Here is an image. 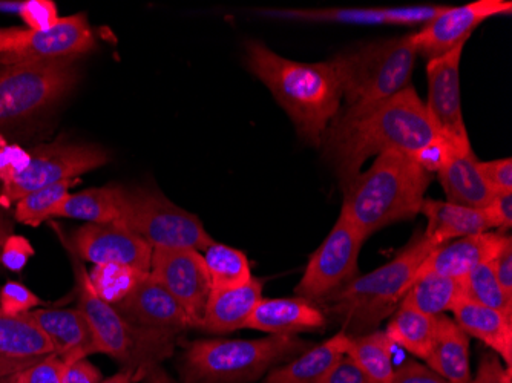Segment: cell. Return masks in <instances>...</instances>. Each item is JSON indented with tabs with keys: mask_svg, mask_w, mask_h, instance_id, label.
Masks as SVG:
<instances>
[{
	"mask_svg": "<svg viewBox=\"0 0 512 383\" xmlns=\"http://www.w3.org/2000/svg\"><path fill=\"white\" fill-rule=\"evenodd\" d=\"M434 137L425 103L410 85L390 99L339 109L319 148L347 190L368 158L385 152L413 155Z\"/></svg>",
	"mask_w": 512,
	"mask_h": 383,
	"instance_id": "1",
	"label": "cell"
},
{
	"mask_svg": "<svg viewBox=\"0 0 512 383\" xmlns=\"http://www.w3.org/2000/svg\"><path fill=\"white\" fill-rule=\"evenodd\" d=\"M246 66L287 112L299 137L319 148L342 102L341 83L330 60L295 62L279 56L264 43L249 42Z\"/></svg>",
	"mask_w": 512,
	"mask_h": 383,
	"instance_id": "2",
	"label": "cell"
},
{
	"mask_svg": "<svg viewBox=\"0 0 512 383\" xmlns=\"http://www.w3.org/2000/svg\"><path fill=\"white\" fill-rule=\"evenodd\" d=\"M433 175L404 152H385L344 190L342 215L370 238L390 224L411 220L421 212Z\"/></svg>",
	"mask_w": 512,
	"mask_h": 383,
	"instance_id": "3",
	"label": "cell"
},
{
	"mask_svg": "<svg viewBox=\"0 0 512 383\" xmlns=\"http://www.w3.org/2000/svg\"><path fill=\"white\" fill-rule=\"evenodd\" d=\"M434 249L437 246L419 230L391 261L367 275L355 276L321 304L341 322L348 336L371 333L398 310L417 269Z\"/></svg>",
	"mask_w": 512,
	"mask_h": 383,
	"instance_id": "4",
	"label": "cell"
},
{
	"mask_svg": "<svg viewBox=\"0 0 512 383\" xmlns=\"http://www.w3.org/2000/svg\"><path fill=\"white\" fill-rule=\"evenodd\" d=\"M312 347L295 334L261 339H201L186 348L181 361L184 383H250Z\"/></svg>",
	"mask_w": 512,
	"mask_h": 383,
	"instance_id": "5",
	"label": "cell"
},
{
	"mask_svg": "<svg viewBox=\"0 0 512 383\" xmlns=\"http://www.w3.org/2000/svg\"><path fill=\"white\" fill-rule=\"evenodd\" d=\"M417 51L411 34L379 40L345 51L330 60L345 106H365L390 99L410 86Z\"/></svg>",
	"mask_w": 512,
	"mask_h": 383,
	"instance_id": "6",
	"label": "cell"
},
{
	"mask_svg": "<svg viewBox=\"0 0 512 383\" xmlns=\"http://www.w3.org/2000/svg\"><path fill=\"white\" fill-rule=\"evenodd\" d=\"M79 310L85 315L96 336L100 353L114 357L125 370L148 374L174 353L175 342L157 338L132 327L119 311L106 304L92 289L89 275L77 266Z\"/></svg>",
	"mask_w": 512,
	"mask_h": 383,
	"instance_id": "7",
	"label": "cell"
},
{
	"mask_svg": "<svg viewBox=\"0 0 512 383\" xmlns=\"http://www.w3.org/2000/svg\"><path fill=\"white\" fill-rule=\"evenodd\" d=\"M117 223L152 249H191L204 252L215 243L200 218L181 209L154 189L126 190L122 218Z\"/></svg>",
	"mask_w": 512,
	"mask_h": 383,
	"instance_id": "8",
	"label": "cell"
},
{
	"mask_svg": "<svg viewBox=\"0 0 512 383\" xmlns=\"http://www.w3.org/2000/svg\"><path fill=\"white\" fill-rule=\"evenodd\" d=\"M77 82L74 59L17 63L0 69V129L34 117Z\"/></svg>",
	"mask_w": 512,
	"mask_h": 383,
	"instance_id": "9",
	"label": "cell"
},
{
	"mask_svg": "<svg viewBox=\"0 0 512 383\" xmlns=\"http://www.w3.org/2000/svg\"><path fill=\"white\" fill-rule=\"evenodd\" d=\"M108 160L105 149L94 145L54 141L50 145L37 146L28 154L19 171L0 177V204L17 203L20 198L43 187L76 180L80 175L108 163Z\"/></svg>",
	"mask_w": 512,
	"mask_h": 383,
	"instance_id": "10",
	"label": "cell"
},
{
	"mask_svg": "<svg viewBox=\"0 0 512 383\" xmlns=\"http://www.w3.org/2000/svg\"><path fill=\"white\" fill-rule=\"evenodd\" d=\"M364 241L361 233L341 213L332 232L310 256L304 275L296 285V296L319 304L352 281L358 276L359 253Z\"/></svg>",
	"mask_w": 512,
	"mask_h": 383,
	"instance_id": "11",
	"label": "cell"
},
{
	"mask_svg": "<svg viewBox=\"0 0 512 383\" xmlns=\"http://www.w3.org/2000/svg\"><path fill=\"white\" fill-rule=\"evenodd\" d=\"M467 43L450 53L428 60V97L425 103L434 131L454 148H471L467 126L463 122L460 99V60Z\"/></svg>",
	"mask_w": 512,
	"mask_h": 383,
	"instance_id": "12",
	"label": "cell"
},
{
	"mask_svg": "<svg viewBox=\"0 0 512 383\" xmlns=\"http://www.w3.org/2000/svg\"><path fill=\"white\" fill-rule=\"evenodd\" d=\"M151 275L174 296L192 327H200L212 293L203 255L191 249H155Z\"/></svg>",
	"mask_w": 512,
	"mask_h": 383,
	"instance_id": "13",
	"label": "cell"
},
{
	"mask_svg": "<svg viewBox=\"0 0 512 383\" xmlns=\"http://www.w3.org/2000/svg\"><path fill=\"white\" fill-rule=\"evenodd\" d=\"M94 45L96 40L88 20L77 14L59 19L46 30H20L0 53V65L74 59L91 51Z\"/></svg>",
	"mask_w": 512,
	"mask_h": 383,
	"instance_id": "14",
	"label": "cell"
},
{
	"mask_svg": "<svg viewBox=\"0 0 512 383\" xmlns=\"http://www.w3.org/2000/svg\"><path fill=\"white\" fill-rule=\"evenodd\" d=\"M512 13L511 0H476L460 7H448L424 28L411 33V42L417 56L428 60L450 53L456 46L467 43L471 33L480 23L496 16H509Z\"/></svg>",
	"mask_w": 512,
	"mask_h": 383,
	"instance_id": "15",
	"label": "cell"
},
{
	"mask_svg": "<svg viewBox=\"0 0 512 383\" xmlns=\"http://www.w3.org/2000/svg\"><path fill=\"white\" fill-rule=\"evenodd\" d=\"M112 307L132 327L166 341L175 342L183 331L192 327L183 308L151 272L145 273L135 289L120 304Z\"/></svg>",
	"mask_w": 512,
	"mask_h": 383,
	"instance_id": "16",
	"label": "cell"
},
{
	"mask_svg": "<svg viewBox=\"0 0 512 383\" xmlns=\"http://www.w3.org/2000/svg\"><path fill=\"white\" fill-rule=\"evenodd\" d=\"M73 250L94 266L122 264L151 272L154 249L120 223L86 224L73 233Z\"/></svg>",
	"mask_w": 512,
	"mask_h": 383,
	"instance_id": "17",
	"label": "cell"
},
{
	"mask_svg": "<svg viewBox=\"0 0 512 383\" xmlns=\"http://www.w3.org/2000/svg\"><path fill=\"white\" fill-rule=\"evenodd\" d=\"M54 348L30 313L7 315L0 310V382L53 356Z\"/></svg>",
	"mask_w": 512,
	"mask_h": 383,
	"instance_id": "18",
	"label": "cell"
},
{
	"mask_svg": "<svg viewBox=\"0 0 512 383\" xmlns=\"http://www.w3.org/2000/svg\"><path fill=\"white\" fill-rule=\"evenodd\" d=\"M31 318L42 328L54 348V356L65 365L100 353L91 325L79 308H34Z\"/></svg>",
	"mask_w": 512,
	"mask_h": 383,
	"instance_id": "19",
	"label": "cell"
},
{
	"mask_svg": "<svg viewBox=\"0 0 512 383\" xmlns=\"http://www.w3.org/2000/svg\"><path fill=\"white\" fill-rule=\"evenodd\" d=\"M508 236L505 233L485 232L437 247L422 262L414 279L425 275L463 279L474 267L491 261Z\"/></svg>",
	"mask_w": 512,
	"mask_h": 383,
	"instance_id": "20",
	"label": "cell"
},
{
	"mask_svg": "<svg viewBox=\"0 0 512 383\" xmlns=\"http://www.w3.org/2000/svg\"><path fill=\"white\" fill-rule=\"evenodd\" d=\"M327 324L324 311L299 298L261 299L253 308L246 328L269 334H296L322 330Z\"/></svg>",
	"mask_w": 512,
	"mask_h": 383,
	"instance_id": "21",
	"label": "cell"
},
{
	"mask_svg": "<svg viewBox=\"0 0 512 383\" xmlns=\"http://www.w3.org/2000/svg\"><path fill=\"white\" fill-rule=\"evenodd\" d=\"M437 177L450 203L485 209L493 198L494 190L483 180L473 148L451 146L450 155Z\"/></svg>",
	"mask_w": 512,
	"mask_h": 383,
	"instance_id": "22",
	"label": "cell"
},
{
	"mask_svg": "<svg viewBox=\"0 0 512 383\" xmlns=\"http://www.w3.org/2000/svg\"><path fill=\"white\" fill-rule=\"evenodd\" d=\"M427 218L425 238L434 246L451 243L453 239L480 235L493 229L485 209L460 206L450 201L424 200L421 212Z\"/></svg>",
	"mask_w": 512,
	"mask_h": 383,
	"instance_id": "23",
	"label": "cell"
},
{
	"mask_svg": "<svg viewBox=\"0 0 512 383\" xmlns=\"http://www.w3.org/2000/svg\"><path fill=\"white\" fill-rule=\"evenodd\" d=\"M263 287V279L252 278L238 289L212 292L200 328L212 334L246 328L253 308L263 299Z\"/></svg>",
	"mask_w": 512,
	"mask_h": 383,
	"instance_id": "24",
	"label": "cell"
},
{
	"mask_svg": "<svg viewBox=\"0 0 512 383\" xmlns=\"http://www.w3.org/2000/svg\"><path fill=\"white\" fill-rule=\"evenodd\" d=\"M454 321L512 368V319L500 311L463 298L453 308Z\"/></svg>",
	"mask_w": 512,
	"mask_h": 383,
	"instance_id": "25",
	"label": "cell"
},
{
	"mask_svg": "<svg viewBox=\"0 0 512 383\" xmlns=\"http://www.w3.org/2000/svg\"><path fill=\"white\" fill-rule=\"evenodd\" d=\"M347 347L348 334L341 330L322 344L302 351L287 364L272 368L261 383H321L345 356Z\"/></svg>",
	"mask_w": 512,
	"mask_h": 383,
	"instance_id": "26",
	"label": "cell"
},
{
	"mask_svg": "<svg viewBox=\"0 0 512 383\" xmlns=\"http://www.w3.org/2000/svg\"><path fill=\"white\" fill-rule=\"evenodd\" d=\"M425 362L448 383H470V336L454 319L437 316L436 339Z\"/></svg>",
	"mask_w": 512,
	"mask_h": 383,
	"instance_id": "27",
	"label": "cell"
},
{
	"mask_svg": "<svg viewBox=\"0 0 512 383\" xmlns=\"http://www.w3.org/2000/svg\"><path fill=\"white\" fill-rule=\"evenodd\" d=\"M126 190L117 186L96 187L68 195L53 218H71L88 224L117 223L122 218Z\"/></svg>",
	"mask_w": 512,
	"mask_h": 383,
	"instance_id": "28",
	"label": "cell"
},
{
	"mask_svg": "<svg viewBox=\"0 0 512 383\" xmlns=\"http://www.w3.org/2000/svg\"><path fill=\"white\" fill-rule=\"evenodd\" d=\"M391 316L393 318L385 328L387 338L393 345L427 361L436 339L437 316L425 315L422 311L404 305H399Z\"/></svg>",
	"mask_w": 512,
	"mask_h": 383,
	"instance_id": "29",
	"label": "cell"
},
{
	"mask_svg": "<svg viewBox=\"0 0 512 383\" xmlns=\"http://www.w3.org/2000/svg\"><path fill=\"white\" fill-rule=\"evenodd\" d=\"M463 299V279L425 275L414 279L401 305L422 311L425 315L440 316Z\"/></svg>",
	"mask_w": 512,
	"mask_h": 383,
	"instance_id": "30",
	"label": "cell"
},
{
	"mask_svg": "<svg viewBox=\"0 0 512 383\" xmlns=\"http://www.w3.org/2000/svg\"><path fill=\"white\" fill-rule=\"evenodd\" d=\"M393 347L385 331L375 330L362 336H348L345 356L350 357L375 382L390 383L394 374Z\"/></svg>",
	"mask_w": 512,
	"mask_h": 383,
	"instance_id": "31",
	"label": "cell"
},
{
	"mask_svg": "<svg viewBox=\"0 0 512 383\" xmlns=\"http://www.w3.org/2000/svg\"><path fill=\"white\" fill-rule=\"evenodd\" d=\"M203 258L211 278L212 292L238 289L253 278L249 259L234 247L215 241L204 250Z\"/></svg>",
	"mask_w": 512,
	"mask_h": 383,
	"instance_id": "32",
	"label": "cell"
},
{
	"mask_svg": "<svg viewBox=\"0 0 512 383\" xmlns=\"http://www.w3.org/2000/svg\"><path fill=\"white\" fill-rule=\"evenodd\" d=\"M463 298L493 308L512 319V298L503 292L491 261L482 262L463 278Z\"/></svg>",
	"mask_w": 512,
	"mask_h": 383,
	"instance_id": "33",
	"label": "cell"
},
{
	"mask_svg": "<svg viewBox=\"0 0 512 383\" xmlns=\"http://www.w3.org/2000/svg\"><path fill=\"white\" fill-rule=\"evenodd\" d=\"M272 16L306 22L345 23V25H390L385 8H321V10L269 11Z\"/></svg>",
	"mask_w": 512,
	"mask_h": 383,
	"instance_id": "34",
	"label": "cell"
},
{
	"mask_svg": "<svg viewBox=\"0 0 512 383\" xmlns=\"http://www.w3.org/2000/svg\"><path fill=\"white\" fill-rule=\"evenodd\" d=\"M74 181L76 180L62 181L20 198L16 203L14 217L19 223L39 227L43 221L53 218L57 207L68 198L69 187L73 186Z\"/></svg>",
	"mask_w": 512,
	"mask_h": 383,
	"instance_id": "35",
	"label": "cell"
},
{
	"mask_svg": "<svg viewBox=\"0 0 512 383\" xmlns=\"http://www.w3.org/2000/svg\"><path fill=\"white\" fill-rule=\"evenodd\" d=\"M145 272L122 264H102L89 275L92 289L109 305H117L135 289Z\"/></svg>",
	"mask_w": 512,
	"mask_h": 383,
	"instance_id": "36",
	"label": "cell"
},
{
	"mask_svg": "<svg viewBox=\"0 0 512 383\" xmlns=\"http://www.w3.org/2000/svg\"><path fill=\"white\" fill-rule=\"evenodd\" d=\"M39 305L40 299L20 282L8 281L0 289V310L7 315H25Z\"/></svg>",
	"mask_w": 512,
	"mask_h": 383,
	"instance_id": "37",
	"label": "cell"
},
{
	"mask_svg": "<svg viewBox=\"0 0 512 383\" xmlns=\"http://www.w3.org/2000/svg\"><path fill=\"white\" fill-rule=\"evenodd\" d=\"M20 17L27 23L28 30L42 31L59 22L57 7L51 0H27L19 8Z\"/></svg>",
	"mask_w": 512,
	"mask_h": 383,
	"instance_id": "38",
	"label": "cell"
},
{
	"mask_svg": "<svg viewBox=\"0 0 512 383\" xmlns=\"http://www.w3.org/2000/svg\"><path fill=\"white\" fill-rule=\"evenodd\" d=\"M451 145L445 140L444 137L436 134V137L427 143L424 148L414 152L411 157L414 158L419 166L424 169L428 174H437L442 169L445 161H447L448 155H450Z\"/></svg>",
	"mask_w": 512,
	"mask_h": 383,
	"instance_id": "39",
	"label": "cell"
},
{
	"mask_svg": "<svg viewBox=\"0 0 512 383\" xmlns=\"http://www.w3.org/2000/svg\"><path fill=\"white\" fill-rule=\"evenodd\" d=\"M63 370L65 364L53 354L14 377L13 383H62Z\"/></svg>",
	"mask_w": 512,
	"mask_h": 383,
	"instance_id": "40",
	"label": "cell"
},
{
	"mask_svg": "<svg viewBox=\"0 0 512 383\" xmlns=\"http://www.w3.org/2000/svg\"><path fill=\"white\" fill-rule=\"evenodd\" d=\"M479 171L486 184L494 192L512 190V160L500 158L493 161H479Z\"/></svg>",
	"mask_w": 512,
	"mask_h": 383,
	"instance_id": "41",
	"label": "cell"
},
{
	"mask_svg": "<svg viewBox=\"0 0 512 383\" xmlns=\"http://www.w3.org/2000/svg\"><path fill=\"white\" fill-rule=\"evenodd\" d=\"M34 255L33 246L27 238L19 235H11L7 239L0 255V262L13 272H20L23 267L27 266L31 256Z\"/></svg>",
	"mask_w": 512,
	"mask_h": 383,
	"instance_id": "42",
	"label": "cell"
},
{
	"mask_svg": "<svg viewBox=\"0 0 512 383\" xmlns=\"http://www.w3.org/2000/svg\"><path fill=\"white\" fill-rule=\"evenodd\" d=\"M470 383H512V368L505 367L493 351H486L480 359L476 377Z\"/></svg>",
	"mask_w": 512,
	"mask_h": 383,
	"instance_id": "43",
	"label": "cell"
},
{
	"mask_svg": "<svg viewBox=\"0 0 512 383\" xmlns=\"http://www.w3.org/2000/svg\"><path fill=\"white\" fill-rule=\"evenodd\" d=\"M493 229L509 230L512 226V190L494 192L490 204L485 207Z\"/></svg>",
	"mask_w": 512,
	"mask_h": 383,
	"instance_id": "44",
	"label": "cell"
},
{
	"mask_svg": "<svg viewBox=\"0 0 512 383\" xmlns=\"http://www.w3.org/2000/svg\"><path fill=\"white\" fill-rule=\"evenodd\" d=\"M390 383H448L444 377L434 373L427 365L419 364L416 361L407 362V364L394 370L393 379Z\"/></svg>",
	"mask_w": 512,
	"mask_h": 383,
	"instance_id": "45",
	"label": "cell"
},
{
	"mask_svg": "<svg viewBox=\"0 0 512 383\" xmlns=\"http://www.w3.org/2000/svg\"><path fill=\"white\" fill-rule=\"evenodd\" d=\"M494 275L502 285L503 292L512 298V238L508 236L505 243L500 247L499 252L491 259Z\"/></svg>",
	"mask_w": 512,
	"mask_h": 383,
	"instance_id": "46",
	"label": "cell"
},
{
	"mask_svg": "<svg viewBox=\"0 0 512 383\" xmlns=\"http://www.w3.org/2000/svg\"><path fill=\"white\" fill-rule=\"evenodd\" d=\"M321 383H378L368 377L348 356H342Z\"/></svg>",
	"mask_w": 512,
	"mask_h": 383,
	"instance_id": "47",
	"label": "cell"
},
{
	"mask_svg": "<svg viewBox=\"0 0 512 383\" xmlns=\"http://www.w3.org/2000/svg\"><path fill=\"white\" fill-rule=\"evenodd\" d=\"M102 380L99 368L86 359L65 365L63 370L62 383H100Z\"/></svg>",
	"mask_w": 512,
	"mask_h": 383,
	"instance_id": "48",
	"label": "cell"
},
{
	"mask_svg": "<svg viewBox=\"0 0 512 383\" xmlns=\"http://www.w3.org/2000/svg\"><path fill=\"white\" fill-rule=\"evenodd\" d=\"M13 232V223H11L10 218L5 215L4 209L0 206V255H2L4 244L7 243V239L13 235Z\"/></svg>",
	"mask_w": 512,
	"mask_h": 383,
	"instance_id": "49",
	"label": "cell"
},
{
	"mask_svg": "<svg viewBox=\"0 0 512 383\" xmlns=\"http://www.w3.org/2000/svg\"><path fill=\"white\" fill-rule=\"evenodd\" d=\"M146 383H177L169 377V374L166 373L163 368L158 365V367L152 368L148 374H146Z\"/></svg>",
	"mask_w": 512,
	"mask_h": 383,
	"instance_id": "50",
	"label": "cell"
},
{
	"mask_svg": "<svg viewBox=\"0 0 512 383\" xmlns=\"http://www.w3.org/2000/svg\"><path fill=\"white\" fill-rule=\"evenodd\" d=\"M135 376H137V374H135L134 371L125 370V368H123L120 373L109 377V379L102 380L100 383H132L134 382Z\"/></svg>",
	"mask_w": 512,
	"mask_h": 383,
	"instance_id": "51",
	"label": "cell"
},
{
	"mask_svg": "<svg viewBox=\"0 0 512 383\" xmlns=\"http://www.w3.org/2000/svg\"><path fill=\"white\" fill-rule=\"evenodd\" d=\"M19 28H0V53L7 48L8 43L17 36Z\"/></svg>",
	"mask_w": 512,
	"mask_h": 383,
	"instance_id": "52",
	"label": "cell"
}]
</instances>
